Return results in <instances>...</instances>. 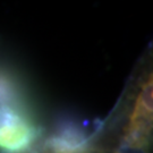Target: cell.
<instances>
[{
	"instance_id": "obj_1",
	"label": "cell",
	"mask_w": 153,
	"mask_h": 153,
	"mask_svg": "<svg viewBox=\"0 0 153 153\" xmlns=\"http://www.w3.org/2000/svg\"><path fill=\"white\" fill-rule=\"evenodd\" d=\"M39 131L22 108H0V152L24 153L38 138Z\"/></svg>"
},
{
	"instance_id": "obj_2",
	"label": "cell",
	"mask_w": 153,
	"mask_h": 153,
	"mask_svg": "<svg viewBox=\"0 0 153 153\" xmlns=\"http://www.w3.org/2000/svg\"><path fill=\"white\" fill-rule=\"evenodd\" d=\"M152 75L141 88L126 131L125 143L131 149H141L146 145L152 126Z\"/></svg>"
},
{
	"instance_id": "obj_3",
	"label": "cell",
	"mask_w": 153,
	"mask_h": 153,
	"mask_svg": "<svg viewBox=\"0 0 153 153\" xmlns=\"http://www.w3.org/2000/svg\"><path fill=\"white\" fill-rule=\"evenodd\" d=\"M88 140L86 131L77 123L66 120L50 137L48 148L51 153H85Z\"/></svg>"
},
{
	"instance_id": "obj_4",
	"label": "cell",
	"mask_w": 153,
	"mask_h": 153,
	"mask_svg": "<svg viewBox=\"0 0 153 153\" xmlns=\"http://www.w3.org/2000/svg\"><path fill=\"white\" fill-rule=\"evenodd\" d=\"M21 90L15 78L0 68V108H21Z\"/></svg>"
}]
</instances>
